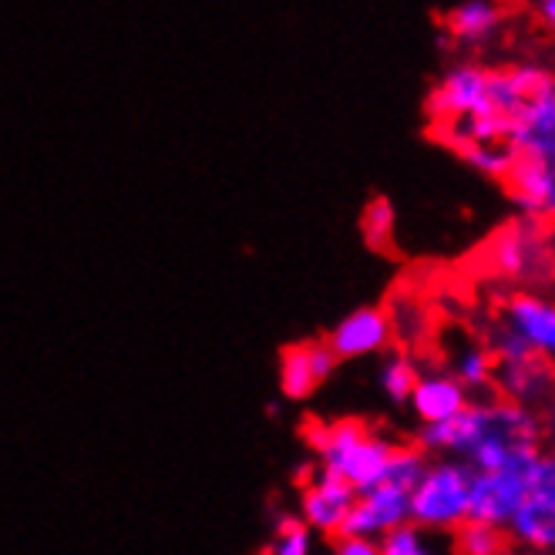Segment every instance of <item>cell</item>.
<instances>
[{
	"instance_id": "cell-1",
	"label": "cell",
	"mask_w": 555,
	"mask_h": 555,
	"mask_svg": "<svg viewBox=\"0 0 555 555\" xmlns=\"http://www.w3.org/2000/svg\"><path fill=\"white\" fill-rule=\"evenodd\" d=\"M542 414L495 395L472 401L459 417L417 428L421 451L459 459L472 472H529L542 454Z\"/></svg>"
},
{
	"instance_id": "cell-2",
	"label": "cell",
	"mask_w": 555,
	"mask_h": 555,
	"mask_svg": "<svg viewBox=\"0 0 555 555\" xmlns=\"http://www.w3.org/2000/svg\"><path fill=\"white\" fill-rule=\"evenodd\" d=\"M307 441L317 451L323 475L347 481L357 495L371 492L384 481L387 462L398 441L374 431L361 417H340L334 424H310Z\"/></svg>"
},
{
	"instance_id": "cell-3",
	"label": "cell",
	"mask_w": 555,
	"mask_h": 555,
	"mask_svg": "<svg viewBox=\"0 0 555 555\" xmlns=\"http://www.w3.org/2000/svg\"><path fill=\"white\" fill-rule=\"evenodd\" d=\"M485 267L508 283L526 286L529 293H535V286L555 283L552 225L532 216H518L505 222L485 246Z\"/></svg>"
},
{
	"instance_id": "cell-4",
	"label": "cell",
	"mask_w": 555,
	"mask_h": 555,
	"mask_svg": "<svg viewBox=\"0 0 555 555\" xmlns=\"http://www.w3.org/2000/svg\"><path fill=\"white\" fill-rule=\"evenodd\" d=\"M488 350L495 357V374H492V390L495 398L539 411L548 404L555 390V367L539 357L518 334H512L502 320L488 326Z\"/></svg>"
},
{
	"instance_id": "cell-5",
	"label": "cell",
	"mask_w": 555,
	"mask_h": 555,
	"mask_svg": "<svg viewBox=\"0 0 555 555\" xmlns=\"http://www.w3.org/2000/svg\"><path fill=\"white\" fill-rule=\"evenodd\" d=\"M475 472L459 459H431L411 492V521L424 532L451 535L468 521Z\"/></svg>"
},
{
	"instance_id": "cell-6",
	"label": "cell",
	"mask_w": 555,
	"mask_h": 555,
	"mask_svg": "<svg viewBox=\"0 0 555 555\" xmlns=\"http://www.w3.org/2000/svg\"><path fill=\"white\" fill-rule=\"evenodd\" d=\"M512 545L552 555L555 552V448H542L526 478V499L505 526Z\"/></svg>"
},
{
	"instance_id": "cell-7",
	"label": "cell",
	"mask_w": 555,
	"mask_h": 555,
	"mask_svg": "<svg viewBox=\"0 0 555 555\" xmlns=\"http://www.w3.org/2000/svg\"><path fill=\"white\" fill-rule=\"evenodd\" d=\"M431 128L462 121V118H481V115H499L492 105V91H488V68L481 64H454L451 72L438 78L431 88L428 102H424Z\"/></svg>"
},
{
	"instance_id": "cell-8",
	"label": "cell",
	"mask_w": 555,
	"mask_h": 555,
	"mask_svg": "<svg viewBox=\"0 0 555 555\" xmlns=\"http://www.w3.org/2000/svg\"><path fill=\"white\" fill-rule=\"evenodd\" d=\"M499 320L555 367V300L552 297L515 289L502 300Z\"/></svg>"
},
{
	"instance_id": "cell-9",
	"label": "cell",
	"mask_w": 555,
	"mask_h": 555,
	"mask_svg": "<svg viewBox=\"0 0 555 555\" xmlns=\"http://www.w3.org/2000/svg\"><path fill=\"white\" fill-rule=\"evenodd\" d=\"M411 521V495L401 488L377 485L371 492L357 495L340 535H361V539H384Z\"/></svg>"
},
{
	"instance_id": "cell-10",
	"label": "cell",
	"mask_w": 555,
	"mask_h": 555,
	"mask_svg": "<svg viewBox=\"0 0 555 555\" xmlns=\"http://www.w3.org/2000/svg\"><path fill=\"white\" fill-rule=\"evenodd\" d=\"M337 357L326 340H300L280 350V390L289 401H307L313 390L337 371Z\"/></svg>"
},
{
	"instance_id": "cell-11",
	"label": "cell",
	"mask_w": 555,
	"mask_h": 555,
	"mask_svg": "<svg viewBox=\"0 0 555 555\" xmlns=\"http://www.w3.org/2000/svg\"><path fill=\"white\" fill-rule=\"evenodd\" d=\"M323 340L334 350L337 361H361V357L384 353L395 344V331H390L384 307H357L334 326L331 337H323Z\"/></svg>"
},
{
	"instance_id": "cell-12",
	"label": "cell",
	"mask_w": 555,
	"mask_h": 555,
	"mask_svg": "<svg viewBox=\"0 0 555 555\" xmlns=\"http://www.w3.org/2000/svg\"><path fill=\"white\" fill-rule=\"evenodd\" d=\"M526 478L529 472H475L468 521L505 529L526 499Z\"/></svg>"
},
{
	"instance_id": "cell-13",
	"label": "cell",
	"mask_w": 555,
	"mask_h": 555,
	"mask_svg": "<svg viewBox=\"0 0 555 555\" xmlns=\"http://www.w3.org/2000/svg\"><path fill=\"white\" fill-rule=\"evenodd\" d=\"M353 502H357V492L347 481L317 472V478L304 485L300 518L307 521L310 532L337 539L340 529H344V521H347V515H350V508H353Z\"/></svg>"
},
{
	"instance_id": "cell-14",
	"label": "cell",
	"mask_w": 555,
	"mask_h": 555,
	"mask_svg": "<svg viewBox=\"0 0 555 555\" xmlns=\"http://www.w3.org/2000/svg\"><path fill=\"white\" fill-rule=\"evenodd\" d=\"M505 192L521 216L548 222L555 216V162L515 158L512 172L505 176Z\"/></svg>"
},
{
	"instance_id": "cell-15",
	"label": "cell",
	"mask_w": 555,
	"mask_h": 555,
	"mask_svg": "<svg viewBox=\"0 0 555 555\" xmlns=\"http://www.w3.org/2000/svg\"><path fill=\"white\" fill-rule=\"evenodd\" d=\"M408 404L421 424H441V421L459 417L472 404V395L448 371H435V374L417 377Z\"/></svg>"
},
{
	"instance_id": "cell-16",
	"label": "cell",
	"mask_w": 555,
	"mask_h": 555,
	"mask_svg": "<svg viewBox=\"0 0 555 555\" xmlns=\"http://www.w3.org/2000/svg\"><path fill=\"white\" fill-rule=\"evenodd\" d=\"M441 24H444V30H441L444 48L451 41L465 44V48H481L499 38V30L505 24V11L499 4H492V0H465V4H454Z\"/></svg>"
},
{
	"instance_id": "cell-17",
	"label": "cell",
	"mask_w": 555,
	"mask_h": 555,
	"mask_svg": "<svg viewBox=\"0 0 555 555\" xmlns=\"http://www.w3.org/2000/svg\"><path fill=\"white\" fill-rule=\"evenodd\" d=\"M448 374L459 380L468 395H481V398H492V374H495V357L481 340H465L454 347L451 361H448Z\"/></svg>"
},
{
	"instance_id": "cell-18",
	"label": "cell",
	"mask_w": 555,
	"mask_h": 555,
	"mask_svg": "<svg viewBox=\"0 0 555 555\" xmlns=\"http://www.w3.org/2000/svg\"><path fill=\"white\" fill-rule=\"evenodd\" d=\"M451 555H508L512 542L505 529L481 526V521H465L462 529H454L448 535Z\"/></svg>"
},
{
	"instance_id": "cell-19",
	"label": "cell",
	"mask_w": 555,
	"mask_h": 555,
	"mask_svg": "<svg viewBox=\"0 0 555 555\" xmlns=\"http://www.w3.org/2000/svg\"><path fill=\"white\" fill-rule=\"evenodd\" d=\"M377 545H380V555H451L448 535L424 532L414 521L387 532L384 539H377Z\"/></svg>"
},
{
	"instance_id": "cell-20",
	"label": "cell",
	"mask_w": 555,
	"mask_h": 555,
	"mask_svg": "<svg viewBox=\"0 0 555 555\" xmlns=\"http://www.w3.org/2000/svg\"><path fill=\"white\" fill-rule=\"evenodd\" d=\"M387 310V320H390V331H395V340L414 347L428 337L431 331V313L424 304L417 300H408V297H395V304L384 307Z\"/></svg>"
},
{
	"instance_id": "cell-21",
	"label": "cell",
	"mask_w": 555,
	"mask_h": 555,
	"mask_svg": "<svg viewBox=\"0 0 555 555\" xmlns=\"http://www.w3.org/2000/svg\"><path fill=\"white\" fill-rule=\"evenodd\" d=\"M417 377H421V371H417V364H414V357L404 353V350L387 353L384 361H380V371H377L380 390H384V395H387L390 401H395V404H408V398H411V390H414Z\"/></svg>"
},
{
	"instance_id": "cell-22",
	"label": "cell",
	"mask_w": 555,
	"mask_h": 555,
	"mask_svg": "<svg viewBox=\"0 0 555 555\" xmlns=\"http://www.w3.org/2000/svg\"><path fill=\"white\" fill-rule=\"evenodd\" d=\"M431 465V454L421 451L417 444H398L395 454H390L387 462V472H384V481L380 485H390V488H401V492H414V485L424 478Z\"/></svg>"
},
{
	"instance_id": "cell-23",
	"label": "cell",
	"mask_w": 555,
	"mask_h": 555,
	"mask_svg": "<svg viewBox=\"0 0 555 555\" xmlns=\"http://www.w3.org/2000/svg\"><path fill=\"white\" fill-rule=\"evenodd\" d=\"M395 230H398L395 206H390V199H384V195H374L361 212V233H364L367 246L387 253L390 246H395Z\"/></svg>"
},
{
	"instance_id": "cell-24",
	"label": "cell",
	"mask_w": 555,
	"mask_h": 555,
	"mask_svg": "<svg viewBox=\"0 0 555 555\" xmlns=\"http://www.w3.org/2000/svg\"><path fill=\"white\" fill-rule=\"evenodd\" d=\"M273 539L267 542L263 555H313V532L300 515H276Z\"/></svg>"
},
{
	"instance_id": "cell-25",
	"label": "cell",
	"mask_w": 555,
	"mask_h": 555,
	"mask_svg": "<svg viewBox=\"0 0 555 555\" xmlns=\"http://www.w3.org/2000/svg\"><path fill=\"white\" fill-rule=\"evenodd\" d=\"M331 555H380L377 539H361V535H337Z\"/></svg>"
},
{
	"instance_id": "cell-26",
	"label": "cell",
	"mask_w": 555,
	"mask_h": 555,
	"mask_svg": "<svg viewBox=\"0 0 555 555\" xmlns=\"http://www.w3.org/2000/svg\"><path fill=\"white\" fill-rule=\"evenodd\" d=\"M535 17L545 30L555 35V0H542V4H535Z\"/></svg>"
},
{
	"instance_id": "cell-27",
	"label": "cell",
	"mask_w": 555,
	"mask_h": 555,
	"mask_svg": "<svg viewBox=\"0 0 555 555\" xmlns=\"http://www.w3.org/2000/svg\"><path fill=\"white\" fill-rule=\"evenodd\" d=\"M542 424H545V435L555 441V390H552V398H548V404H545V417H542Z\"/></svg>"
},
{
	"instance_id": "cell-28",
	"label": "cell",
	"mask_w": 555,
	"mask_h": 555,
	"mask_svg": "<svg viewBox=\"0 0 555 555\" xmlns=\"http://www.w3.org/2000/svg\"><path fill=\"white\" fill-rule=\"evenodd\" d=\"M508 555H539V552H526V548H515V552H508Z\"/></svg>"
},
{
	"instance_id": "cell-29",
	"label": "cell",
	"mask_w": 555,
	"mask_h": 555,
	"mask_svg": "<svg viewBox=\"0 0 555 555\" xmlns=\"http://www.w3.org/2000/svg\"><path fill=\"white\" fill-rule=\"evenodd\" d=\"M552 233H555V216H552Z\"/></svg>"
}]
</instances>
